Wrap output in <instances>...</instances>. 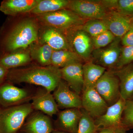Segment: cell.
Masks as SVG:
<instances>
[{"instance_id": "obj_32", "label": "cell", "mask_w": 133, "mask_h": 133, "mask_svg": "<svg viewBox=\"0 0 133 133\" xmlns=\"http://www.w3.org/2000/svg\"><path fill=\"white\" fill-rule=\"evenodd\" d=\"M127 131L123 127H109L99 128L96 133H125Z\"/></svg>"}, {"instance_id": "obj_5", "label": "cell", "mask_w": 133, "mask_h": 133, "mask_svg": "<svg viewBox=\"0 0 133 133\" xmlns=\"http://www.w3.org/2000/svg\"><path fill=\"white\" fill-rule=\"evenodd\" d=\"M63 31L72 50L83 60L89 62L94 48L91 37L79 26Z\"/></svg>"}, {"instance_id": "obj_10", "label": "cell", "mask_w": 133, "mask_h": 133, "mask_svg": "<svg viewBox=\"0 0 133 133\" xmlns=\"http://www.w3.org/2000/svg\"><path fill=\"white\" fill-rule=\"evenodd\" d=\"M52 95L59 109L82 108L81 95L72 90L63 79L53 91Z\"/></svg>"}, {"instance_id": "obj_13", "label": "cell", "mask_w": 133, "mask_h": 133, "mask_svg": "<svg viewBox=\"0 0 133 133\" xmlns=\"http://www.w3.org/2000/svg\"><path fill=\"white\" fill-rule=\"evenodd\" d=\"M43 28L39 30L37 42L48 44L54 51L72 50L63 31L47 26H43Z\"/></svg>"}, {"instance_id": "obj_23", "label": "cell", "mask_w": 133, "mask_h": 133, "mask_svg": "<svg viewBox=\"0 0 133 133\" xmlns=\"http://www.w3.org/2000/svg\"><path fill=\"white\" fill-rule=\"evenodd\" d=\"M106 71V69L92 61L87 62L83 65L84 88H94L99 79Z\"/></svg>"}, {"instance_id": "obj_21", "label": "cell", "mask_w": 133, "mask_h": 133, "mask_svg": "<svg viewBox=\"0 0 133 133\" xmlns=\"http://www.w3.org/2000/svg\"><path fill=\"white\" fill-rule=\"evenodd\" d=\"M31 60L29 51L17 50L0 55V64L8 70L26 65Z\"/></svg>"}, {"instance_id": "obj_1", "label": "cell", "mask_w": 133, "mask_h": 133, "mask_svg": "<svg viewBox=\"0 0 133 133\" xmlns=\"http://www.w3.org/2000/svg\"><path fill=\"white\" fill-rule=\"evenodd\" d=\"M36 18L22 20L0 36V55L24 49L38 41L39 28Z\"/></svg>"}, {"instance_id": "obj_15", "label": "cell", "mask_w": 133, "mask_h": 133, "mask_svg": "<svg viewBox=\"0 0 133 133\" xmlns=\"http://www.w3.org/2000/svg\"><path fill=\"white\" fill-rule=\"evenodd\" d=\"M126 101L121 97L116 103L108 107L104 114L94 119L95 124L98 127H117L124 128L122 119Z\"/></svg>"}, {"instance_id": "obj_34", "label": "cell", "mask_w": 133, "mask_h": 133, "mask_svg": "<svg viewBox=\"0 0 133 133\" xmlns=\"http://www.w3.org/2000/svg\"><path fill=\"white\" fill-rule=\"evenodd\" d=\"M8 70L4 68L0 64V84L5 82L6 80Z\"/></svg>"}, {"instance_id": "obj_14", "label": "cell", "mask_w": 133, "mask_h": 133, "mask_svg": "<svg viewBox=\"0 0 133 133\" xmlns=\"http://www.w3.org/2000/svg\"><path fill=\"white\" fill-rule=\"evenodd\" d=\"M22 128L25 133H52L54 130L50 116L36 111L28 116Z\"/></svg>"}, {"instance_id": "obj_33", "label": "cell", "mask_w": 133, "mask_h": 133, "mask_svg": "<svg viewBox=\"0 0 133 133\" xmlns=\"http://www.w3.org/2000/svg\"><path fill=\"white\" fill-rule=\"evenodd\" d=\"M122 44L124 47L133 46V29L131 28L121 38Z\"/></svg>"}, {"instance_id": "obj_4", "label": "cell", "mask_w": 133, "mask_h": 133, "mask_svg": "<svg viewBox=\"0 0 133 133\" xmlns=\"http://www.w3.org/2000/svg\"><path fill=\"white\" fill-rule=\"evenodd\" d=\"M36 19L43 26L66 31L82 26L85 20L68 9L36 15Z\"/></svg>"}, {"instance_id": "obj_12", "label": "cell", "mask_w": 133, "mask_h": 133, "mask_svg": "<svg viewBox=\"0 0 133 133\" xmlns=\"http://www.w3.org/2000/svg\"><path fill=\"white\" fill-rule=\"evenodd\" d=\"M51 92L41 87L33 93L31 103L34 111L42 112L50 117L58 113L59 108Z\"/></svg>"}, {"instance_id": "obj_36", "label": "cell", "mask_w": 133, "mask_h": 133, "mask_svg": "<svg viewBox=\"0 0 133 133\" xmlns=\"http://www.w3.org/2000/svg\"><path fill=\"white\" fill-rule=\"evenodd\" d=\"M131 28L133 29V17L131 18Z\"/></svg>"}, {"instance_id": "obj_20", "label": "cell", "mask_w": 133, "mask_h": 133, "mask_svg": "<svg viewBox=\"0 0 133 133\" xmlns=\"http://www.w3.org/2000/svg\"><path fill=\"white\" fill-rule=\"evenodd\" d=\"M119 81L121 97L125 100L133 97V63L112 70Z\"/></svg>"}, {"instance_id": "obj_3", "label": "cell", "mask_w": 133, "mask_h": 133, "mask_svg": "<svg viewBox=\"0 0 133 133\" xmlns=\"http://www.w3.org/2000/svg\"><path fill=\"white\" fill-rule=\"evenodd\" d=\"M30 102L0 108V133H16L34 111Z\"/></svg>"}, {"instance_id": "obj_18", "label": "cell", "mask_w": 133, "mask_h": 133, "mask_svg": "<svg viewBox=\"0 0 133 133\" xmlns=\"http://www.w3.org/2000/svg\"><path fill=\"white\" fill-rule=\"evenodd\" d=\"M131 18L111 10L102 20L108 30L115 37L121 38L131 29Z\"/></svg>"}, {"instance_id": "obj_6", "label": "cell", "mask_w": 133, "mask_h": 133, "mask_svg": "<svg viewBox=\"0 0 133 133\" xmlns=\"http://www.w3.org/2000/svg\"><path fill=\"white\" fill-rule=\"evenodd\" d=\"M33 93L27 88H19L6 81L0 84V107H11L29 103Z\"/></svg>"}, {"instance_id": "obj_19", "label": "cell", "mask_w": 133, "mask_h": 133, "mask_svg": "<svg viewBox=\"0 0 133 133\" xmlns=\"http://www.w3.org/2000/svg\"><path fill=\"white\" fill-rule=\"evenodd\" d=\"M41 0H4L0 5V11L7 15L16 16L30 13Z\"/></svg>"}, {"instance_id": "obj_29", "label": "cell", "mask_w": 133, "mask_h": 133, "mask_svg": "<svg viewBox=\"0 0 133 133\" xmlns=\"http://www.w3.org/2000/svg\"><path fill=\"white\" fill-rule=\"evenodd\" d=\"M122 126L127 131L133 129V99L128 100L125 104L122 119Z\"/></svg>"}, {"instance_id": "obj_8", "label": "cell", "mask_w": 133, "mask_h": 133, "mask_svg": "<svg viewBox=\"0 0 133 133\" xmlns=\"http://www.w3.org/2000/svg\"><path fill=\"white\" fill-rule=\"evenodd\" d=\"M68 9L77 15L82 19H103L109 11L101 1L72 0L70 1Z\"/></svg>"}, {"instance_id": "obj_37", "label": "cell", "mask_w": 133, "mask_h": 133, "mask_svg": "<svg viewBox=\"0 0 133 133\" xmlns=\"http://www.w3.org/2000/svg\"><path fill=\"white\" fill-rule=\"evenodd\" d=\"M131 99H133V97H132V98H131Z\"/></svg>"}, {"instance_id": "obj_30", "label": "cell", "mask_w": 133, "mask_h": 133, "mask_svg": "<svg viewBox=\"0 0 133 133\" xmlns=\"http://www.w3.org/2000/svg\"><path fill=\"white\" fill-rule=\"evenodd\" d=\"M92 38L94 48L98 49L104 48L109 45L116 37L111 31L108 30Z\"/></svg>"}, {"instance_id": "obj_22", "label": "cell", "mask_w": 133, "mask_h": 133, "mask_svg": "<svg viewBox=\"0 0 133 133\" xmlns=\"http://www.w3.org/2000/svg\"><path fill=\"white\" fill-rule=\"evenodd\" d=\"M30 54L32 59L38 62L41 66L51 65L53 50L48 44L36 42L30 46Z\"/></svg>"}, {"instance_id": "obj_38", "label": "cell", "mask_w": 133, "mask_h": 133, "mask_svg": "<svg viewBox=\"0 0 133 133\" xmlns=\"http://www.w3.org/2000/svg\"><path fill=\"white\" fill-rule=\"evenodd\" d=\"M125 133H127V132H126Z\"/></svg>"}, {"instance_id": "obj_7", "label": "cell", "mask_w": 133, "mask_h": 133, "mask_svg": "<svg viewBox=\"0 0 133 133\" xmlns=\"http://www.w3.org/2000/svg\"><path fill=\"white\" fill-rule=\"evenodd\" d=\"M94 88L109 107L116 103L120 98L119 81L112 70L106 71Z\"/></svg>"}, {"instance_id": "obj_9", "label": "cell", "mask_w": 133, "mask_h": 133, "mask_svg": "<svg viewBox=\"0 0 133 133\" xmlns=\"http://www.w3.org/2000/svg\"><path fill=\"white\" fill-rule=\"evenodd\" d=\"M81 96L82 108L94 119L104 114L109 107L95 88H84Z\"/></svg>"}, {"instance_id": "obj_16", "label": "cell", "mask_w": 133, "mask_h": 133, "mask_svg": "<svg viewBox=\"0 0 133 133\" xmlns=\"http://www.w3.org/2000/svg\"><path fill=\"white\" fill-rule=\"evenodd\" d=\"M81 115V109L70 108L59 112L55 124L56 130L77 133Z\"/></svg>"}, {"instance_id": "obj_25", "label": "cell", "mask_w": 133, "mask_h": 133, "mask_svg": "<svg viewBox=\"0 0 133 133\" xmlns=\"http://www.w3.org/2000/svg\"><path fill=\"white\" fill-rule=\"evenodd\" d=\"M69 0H41L30 13L37 15L67 9Z\"/></svg>"}, {"instance_id": "obj_31", "label": "cell", "mask_w": 133, "mask_h": 133, "mask_svg": "<svg viewBox=\"0 0 133 133\" xmlns=\"http://www.w3.org/2000/svg\"><path fill=\"white\" fill-rule=\"evenodd\" d=\"M133 62V46L122 48L121 52L116 66V69H121Z\"/></svg>"}, {"instance_id": "obj_39", "label": "cell", "mask_w": 133, "mask_h": 133, "mask_svg": "<svg viewBox=\"0 0 133 133\" xmlns=\"http://www.w3.org/2000/svg\"><path fill=\"white\" fill-rule=\"evenodd\" d=\"M0 108H1V107H0Z\"/></svg>"}, {"instance_id": "obj_35", "label": "cell", "mask_w": 133, "mask_h": 133, "mask_svg": "<svg viewBox=\"0 0 133 133\" xmlns=\"http://www.w3.org/2000/svg\"><path fill=\"white\" fill-rule=\"evenodd\" d=\"M52 133H69L68 132H65V131H60V130H56V129H55V130H54V131L52 132Z\"/></svg>"}, {"instance_id": "obj_24", "label": "cell", "mask_w": 133, "mask_h": 133, "mask_svg": "<svg viewBox=\"0 0 133 133\" xmlns=\"http://www.w3.org/2000/svg\"><path fill=\"white\" fill-rule=\"evenodd\" d=\"M83 59L76 52L71 50L54 51L51 59V65L62 69L70 65L82 63Z\"/></svg>"}, {"instance_id": "obj_26", "label": "cell", "mask_w": 133, "mask_h": 133, "mask_svg": "<svg viewBox=\"0 0 133 133\" xmlns=\"http://www.w3.org/2000/svg\"><path fill=\"white\" fill-rule=\"evenodd\" d=\"M102 4L109 10H114L129 17H133V0H103Z\"/></svg>"}, {"instance_id": "obj_28", "label": "cell", "mask_w": 133, "mask_h": 133, "mask_svg": "<svg viewBox=\"0 0 133 133\" xmlns=\"http://www.w3.org/2000/svg\"><path fill=\"white\" fill-rule=\"evenodd\" d=\"M79 28L88 33L92 37L108 30L104 22L101 19L88 20L82 26H79Z\"/></svg>"}, {"instance_id": "obj_2", "label": "cell", "mask_w": 133, "mask_h": 133, "mask_svg": "<svg viewBox=\"0 0 133 133\" xmlns=\"http://www.w3.org/2000/svg\"><path fill=\"white\" fill-rule=\"evenodd\" d=\"M62 79L61 69L51 65L10 69L6 81L14 84L26 83L39 86L51 92Z\"/></svg>"}, {"instance_id": "obj_11", "label": "cell", "mask_w": 133, "mask_h": 133, "mask_svg": "<svg viewBox=\"0 0 133 133\" xmlns=\"http://www.w3.org/2000/svg\"><path fill=\"white\" fill-rule=\"evenodd\" d=\"M121 38L116 37L107 48L95 50L93 55L97 64L109 70H115L121 51Z\"/></svg>"}, {"instance_id": "obj_27", "label": "cell", "mask_w": 133, "mask_h": 133, "mask_svg": "<svg viewBox=\"0 0 133 133\" xmlns=\"http://www.w3.org/2000/svg\"><path fill=\"white\" fill-rule=\"evenodd\" d=\"M81 109V115L77 133H96L99 128L95 124L94 119L83 108Z\"/></svg>"}, {"instance_id": "obj_17", "label": "cell", "mask_w": 133, "mask_h": 133, "mask_svg": "<svg viewBox=\"0 0 133 133\" xmlns=\"http://www.w3.org/2000/svg\"><path fill=\"white\" fill-rule=\"evenodd\" d=\"M82 63L73 64L61 69L62 79L71 89L81 95L84 88Z\"/></svg>"}]
</instances>
